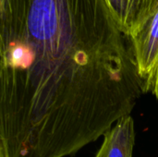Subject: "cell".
I'll use <instances>...</instances> for the list:
<instances>
[{"label": "cell", "mask_w": 158, "mask_h": 157, "mask_svg": "<svg viewBox=\"0 0 158 157\" xmlns=\"http://www.w3.org/2000/svg\"><path fill=\"white\" fill-rule=\"evenodd\" d=\"M131 42L143 93L158 99V11Z\"/></svg>", "instance_id": "1"}, {"label": "cell", "mask_w": 158, "mask_h": 157, "mask_svg": "<svg viewBox=\"0 0 158 157\" xmlns=\"http://www.w3.org/2000/svg\"><path fill=\"white\" fill-rule=\"evenodd\" d=\"M106 2L120 30L130 38L158 11V0H106Z\"/></svg>", "instance_id": "2"}, {"label": "cell", "mask_w": 158, "mask_h": 157, "mask_svg": "<svg viewBox=\"0 0 158 157\" xmlns=\"http://www.w3.org/2000/svg\"><path fill=\"white\" fill-rule=\"evenodd\" d=\"M135 125L131 115L120 118L104 135L95 157H133Z\"/></svg>", "instance_id": "3"}, {"label": "cell", "mask_w": 158, "mask_h": 157, "mask_svg": "<svg viewBox=\"0 0 158 157\" xmlns=\"http://www.w3.org/2000/svg\"><path fill=\"white\" fill-rule=\"evenodd\" d=\"M0 157H3V155H0Z\"/></svg>", "instance_id": "4"}]
</instances>
